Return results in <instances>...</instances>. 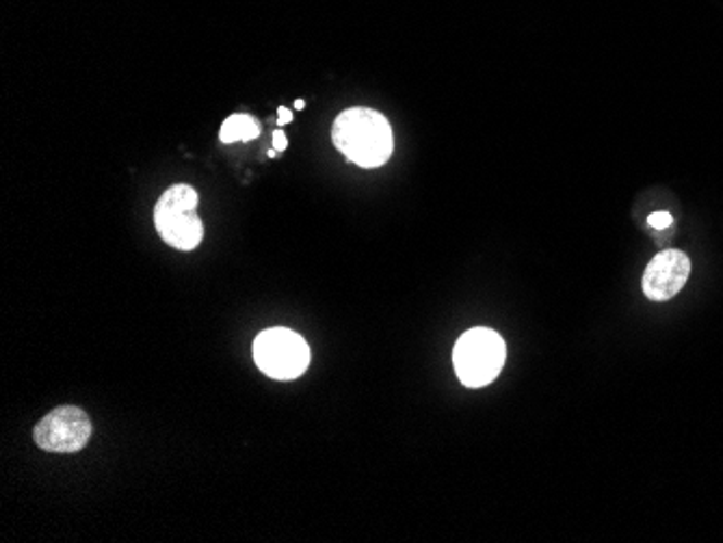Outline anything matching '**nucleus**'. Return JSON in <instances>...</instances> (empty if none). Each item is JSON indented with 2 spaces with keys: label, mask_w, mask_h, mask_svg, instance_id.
I'll return each instance as SVG.
<instances>
[{
  "label": "nucleus",
  "mask_w": 723,
  "mask_h": 543,
  "mask_svg": "<svg viewBox=\"0 0 723 543\" xmlns=\"http://www.w3.org/2000/svg\"><path fill=\"white\" fill-rule=\"evenodd\" d=\"M91 421L76 405H61L46 414L33 429L35 444L46 453L69 455L78 453L89 444Z\"/></svg>",
  "instance_id": "obj_5"
},
{
  "label": "nucleus",
  "mask_w": 723,
  "mask_h": 543,
  "mask_svg": "<svg viewBox=\"0 0 723 543\" xmlns=\"http://www.w3.org/2000/svg\"><path fill=\"white\" fill-rule=\"evenodd\" d=\"M256 366L271 379L291 382L306 373L310 364L308 342L286 327L264 329L254 340Z\"/></svg>",
  "instance_id": "obj_4"
},
{
  "label": "nucleus",
  "mask_w": 723,
  "mask_h": 543,
  "mask_svg": "<svg viewBox=\"0 0 723 543\" xmlns=\"http://www.w3.org/2000/svg\"><path fill=\"white\" fill-rule=\"evenodd\" d=\"M648 223H650L655 230H666V228H670V225L674 223V217H672L670 212L661 210V212H653V215L648 217Z\"/></svg>",
  "instance_id": "obj_8"
},
{
  "label": "nucleus",
  "mask_w": 723,
  "mask_h": 543,
  "mask_svg": "<svg viewBox=\"0 0 723 543\" xmlns=\"http://www.w3.org/2000/svg\"><path fill=\"white\" fill-rule=\"evenodd\" d=\"M332 141L343 156L364 169L382 167L395 150L388 119L379 111L364 106L347 108L336 117Z\"/></svg>",
  "instance_id": "obj_1"
},
{
  "label": "nucleus",
  "mask_w": 723,
  "mask_h": 543,
  "mask_svg": "<svg viewBox=\"0 0 723 543\" xmlns=\"http://www.w3.org/2000/svg\"><path fill=\"white\" fill-rule=\"evenodd\" d=\"M505 358V340L499 332L486 327L464 332L453 349V366L466 388H483L492 384L501 375Z\"/></svg>",
  "instance_id": "obj_3"
},
{
  "label": "nucleus",
  "mask_w": 723,
  "mask_h": 543,
  "mask_svg": "<svg viewBox=\"0 0 723 543\" xmlns=\"http://www.w3.org/2000/svg\"><path fill=\"white\" fill-rule=\"evenodd\" d=\"M275 154H277V150L271 147V150H269V158H275Z\"/></svg>",
  "instance_id": "obj_12"
},
{
  "label": "nucleus",
  "mask_w": 723,
  "mask_h": 543,
  "mask_svg": "<svg viewBox=\"0 0 723 543\" xmlns=\"http://www.w3.org/2000/svg\"><path fill=\"white\" fill-rule=\"evenodd\" d=\"M293 121V113H291V108H286V106H280L277 108V124H291Z\"/></svg>",
  "instance_id": "obj_10"
},
{
  "label": "nucleus",
  "mask_w": 723,
  "mask_h": 543,
  "mask_svg": "<svg viewBox=\"0 0 723 543\" xmlns=\"http://www.w3.org/2000/svg\"><path fill=\"white\" fill-rule=\"evenodd\" d=\"M154 225L167 245L180 251H193L204 238L195 189L189 184L169 186L154 206Z\"/></svg>",
  "instance_id": "obj_2"
},
{
  "label": "nucleus",
  "mask_w": 723,
  "mask_h": 543,
  "mask_svg": "<svg viewBox=\"0 0 723 543\" xmlns=\"http://www.w3.org/2000/svg\"><path fill=\"white\" fill-rule=\"evenodd\" d=\"M288 147V141H286V134L282 130H275L273 132V150L277 152H284Z\"/></svg>",
  "instance_id": "obj_9"
},
{
  "label": "nucleus",
  "mask_w": 723,
  "mask_h": 543,
  "mask_svg": "<svg viewBox=\"0 0 723 543\" xmlns=\"http://www.w3.org/2000/svg\"><path fill=\"white\" fill-rule=\"evenodd\" d=\"M692 275V260L681 249H666L657 254L644 273L642 288L650 301H670L676 297Z\"/></svg>",
  "instance_id": "obj_6"
},
{
  "label": "nucleus",
  "mask_w": 723,
  "mask_h": 543,
  "mask_svg": "<svg viewBox=\"0 0 723 543\" xmlns=\"http://www.w3.org/2000/svg\"><path fill=\"white\" fill-rule=\"evenodd\" d=\"M260 137V126L251 115H232L223 121L219 130V139L223 143H236V141H251Z\"/></svg>",
  "instance_id": "obj_7"
},
{
  "label": "nucleus",
  "mask_w": 723,
  "mask_h": 543,
  "mask_svg": "<svg viewBox=\"0 0 723 543\" xmlns=\"http://www.w3.org/2000/svg\"><path fill=\"white\" fill-rule=\"evenodd\" d=\"M295 108H297V111H304V108H306V102H304V100H297V102H295Z\"/></svg>",
  "instance_id": "obj_11"
}]
</instances>
